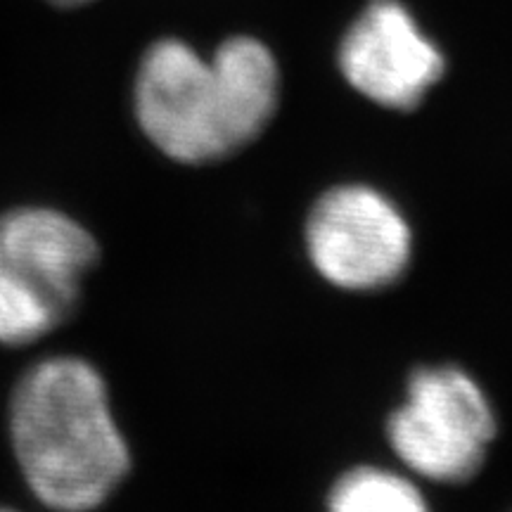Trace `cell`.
Listing matches in <instances>:
<instances>
[{"label":"cell","instance_id":"obj_9","mask_svg":"<svg viewBox=\"0 0 512 512\" xmlns=\"http://www.w3.org/2000/svg\"><path fill=\"white\" fill-rule=\"evenodd\" d=\"M0 512H19L15 508H5V505H0Z\"/></svg>","mask_w":512,"mask_h":512},{"label":"cell","instance_id":"obj_8","mask_svg":"<svg viewBox=\"0 0 512 512\" xmlns=\"http://www.w3.org/2000/svg\"><path fill=\"white\" fill-rule=\"evenodd\" d=\"M53 5H60V8H81V5L93 3V0H50Z\"/></svg>","mask_w":512,"mask_h":512},{"label":"cell","instance_id":"obj_3","mask_svg":"<svg viewBox=\"0 0 512 512\" xmlns=\"http://www.w3.org/2000/svg\"><path fill=\"white\" fill-rule=\"evenodd\" d=\"M98 240L55 207L0 214V344L27 347L74 316Z\"/></svg>","mask_w":512,"mask_h":512},{"label":"cell","instance_id":"obj_5","mask_svg":"<svg viewBox=\"0 0 512 512\" xmlns=\"http://www.w3.org/2000/svg\"><path fill=\"white\" fill-rule=\"evenodd\" d=\"M306 254L323 280L347 292L399 283L413 259V233L392 197L366 183L325 190L306 216Z\"/></svg>","mask_w":512,"mask_h":512},{"label":"cell","instance_id":"obj_7","mask_svg":"<svg viewBox=\"0 0 512 512\" xmlns=\"http://www.w3.org/2000/svg\"><path fill=\"white\" fill-rule=\"evenodd\" d=\"M328 512H432L411 477L377 465H358L332 484Z\"/></svg>","mask_w":512,"mask_h":512},{"label":"cell","instance_id":"obj_2","mask_svg":"<svg viewBox=\"0 0 512 512\" xmlns=\"http://www.w3.org/2000/svg\"><path fill=\"white\" fill-rule=\"evenodd\" d=\"M8 427L24 482L55 512H95L131 472L105 377L81 356H48L24 370Z\"/></svg>","mask_w":512,"mask_h":512},{"label":"cell","instance_id":"obj_4","mask_svg":"<svg viewBox=\"0 0 512 512\" xmlns=\"http://www.w3.org/2000/svg\"><path fill=\"white\" fill-rule=\"evenodd\" d=\"M494 439V406L475 377L458 366L415 370L406 399L387 420L394 456L415 477L437 484L475 477Z\"/></svg>","mask_w":512,"mask_h":512},{"label":"cell","instance_id":"obj_6","mask_svg":"<svg viewBox=\"0 0 512 512\" xmlns=\"http://www.w3.org/2000/svg\"><path fill=\"white\" fill-rule=\"evenodd\" d=\"M339 72L384 110L411 112L446 72L441 48L401 0H373L339 41Z\"/></svg>","mask_w":512,"mask_h":512},{"label":"cell","instance_id":"obj_1","mask_svg":"<svg viewBox=\"0 0 512 512\" xmlns=\"http://www.w3.org/2000/svg\"><path fill=\"white\" fill-rule=\"evenodd\" d=\"M280 102V67L254 36L204 57L181 38L152 43L138 64L133 107L145 138L178 164H211L266 131Z\"/></svg>","mask_w":512,"mask_h":512}]
</instances>
